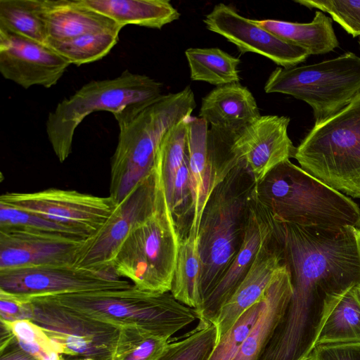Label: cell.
Masks as SVG:
<instances>
[{
	"instance_id": "8d00e7d4",
	"label": "cell",
	"mask_w": 360,
	"mask_h": 360,
	"mask_svg": "<svg viewBox=\"0 0 360 360\" xmlns=\"http://www.w3.org/2000/svg\"><path fill=\"white\" fill-rule=\"evenodd\" d=\"M191 202L188 157L186 154L182 165L176 174L173 198L172 211L176 222V217L189 214Z\"/></svg>"
},
{
	"instance_id": "ac0fdd59",
	"label": "cell",
	"mask_w": 360,
	"mask_h": 360,
	"mask_svg": "<svg viewBox=\"0 0 360 360\" xmlns=\"http://www.w3.org/2000/svg\"><path fill=\"white\" fill-rule=\"evenodd\" d=\"M283 263L273 233L262 245L248 274L213 321L217 342L245 311L261 300L274 274Z\"/></svg>"
},
{
	"instance_id": "9a60e30c",
	"label": "cell",
	"mask_w": 360,
	"mask_h": 360,
	"mask_svg": "<svg viewBox=\"0 0 360 360\" xmlns=\"http://www.w3.org/2000/svg\"><path fill=\"white\" fill-rule=\"evenodd\" d=\"M86 239L27 231L0 230V271L75 266Z\"/></svg>"
},
{
	"instance_id": "3957f363",
	"label": "cell",
	"mask_w": 360,
	"mask_h": 360,
	"mask_svg": "<svg viewBox=\"0 0 360 360\" xmlns=\"http://www.w3.org/2000/svg\"><path fill=\"white\" fill-rule=\"evenodd\" d=\"M252 193L281 223L302 226L360 229V207L290 160L255 184Z\"/></svg>"
},
{
	"instance_id": "d6986e66",
	"label": "cell",
	"mask_w": 360,
	"mask_h": 360,
	"mask_svg": "<svg viewBox=\"0 0 360 360\" xmlns=\"http://www.w3.org/2000/svg\"><path fill=\"white\" fill-rule=\"evenodd\" d=\"M208 131L206 121L191 116L187 139L191 193L188 233L196 235H198L202 214L213 188L228 174H218L211 163Z\"/></svg>"
},
{
	"instance_id": "603a6c76",
	"label": "cell",
	"mask_w": 360,
	"mask_h": 360,
	"mask_svg": "<svg viewBox=\"0 0 360 360\" xmlns=\"http://www.w3.org/2000/svg\"><path fill=\"white\" fill-rule=\"evenodd\" d=\"M123 27L135 25L161 29L180 17L169 0H79Z\"/></svg>"
},
{
	"instance_id": "2e32d148",
	"label": "cell",
	"mask_w": 360,
	"mask_h": 360,
	"mask_svg": "<svg viewBox=\"0 0 360 360\" xmlns=\"http://www.w3.org/2000/svg\"><path fill=\"white\" fill-rule=\"evenodd\" d=\"M290 118L264 115L236 129L233 148L251 173L255 184L280 163L293 158L295 147L288 134Z\"/></svg>"
},
{
	"instance_id": "e575fe53",
	"label": "cell",
	"mask_w": 360,
	"mask_h": 360,
	"mask_svg": "<svg viewBox=\"0 0 360 360\" xmlns=\"http://www.w3.org/2000/svg\"><path fill=\"white\" fill-rule=\"evenodd\" d=\"M308 8L328 13L353 37L360 36V1L354 0H295Z\"/></svg>"
},
{
	"instance_id": "ffe728a7",
	"label": "cell",
	"mask_w": 360,
	"mask_h": 360,
	"mask_svg": "<svg viewBox=\"0 0 360 360\" xmlns=\"http://www.w3.org/2000/svg\"><path fill=\"white\" fill-rule=\"evenodd\" d=\"M293 292L290 271L283 263L262 296L260 314L233 360H259Z\"/></svg>"
},
{
	"instance_id": "836d02e7",
	"label": "cell",
	"mask_w": 360,
	"mask_h": 360,
	"mask_svg": "<svg viewBox=\"0 0 360 360\" xmlns=\"http://www.w3.org/2000/svg\"><path fill=\"white\" fill-rule=\"evenodd\" d=\"M262 307V297L245 311L221 337L207 360H233L256 322Z\"/></svg>"
},
{
	"instance_id": "4dcf8cb0",
	"label": "cell",
	"mask_w": 360,
	"mask_h": 360,
	"mask_svg": "<svg viewBox=\"0 0 360 360\" xmlns=\"http://www.w3.org/2000/svg\"><path fill=\"white\" fill-rule=\"evenodd\" d=\"M168 340L139 328H122L112 360H157Z\"/></svg>"
},
{
	"instance_id": "4316f807",
	"label": "cell",
	"mask_w": 360,
	"mask_h": 360,
	"mask_svg": "<svg viewBox=\"0 0 360 360\" xmlns=\"http://www.w3.org/2000/svg\"><path fill=\"white\" fill-rule=\"evenodd\" d=\"M0 28L46 44L44 0H0Z\"/></svg>"
},
{
	"instance_id": "9c48e42d",
	"label": "cell",
	"mask_w": 360,
	"mask_h": 360,
	"mask_svg": "<svg viewBox=\"0 0 360 360\" xmlns=\"http://www.w3.org/2000/svg\"><path fill=\"white\" fill-rule=\"evenodd\" d=\"M266 93H281L309 105L315 123L335 115L360 93V57L352 52L317 63L277 68Z\"/></svg>"
},
{
	"instance_id": "83f0119b",
	"label": "cell",
	"mask_w": 360,
	"mask_h": 360,
	"mask_svg": "<svg viewBox=\"0 0 360 360\" xmlns=\"http://www.w3.org/2000/svg\"><path fill=\"white\" fill-rule=\"evenodd\" d=\"M185 55L193 81L205 82L217 86L240 81V59L220 49L190 48Z\"/></svg>"
},
{
	"instance_id": "277c9868",
	"label": "cell",
	"mask_w": 360,
	"mask_h": 360,
	"mask_svg": "<svg viewBox=\"0 0 360 360\" xmlns=\"http://www.w3.org/2000/svg\"><path fill=\"white\" fill-rule=\"evenodd\" d=\"M254 186L251 173L240 161L213 188L205 205L198 235L201 305L240 248Z\"/></svg>"
},
{
	"instance_id": "ba28073f",
	"label": "cell",
	"mask_w": 360,
	"mask_h": 360,
	"mask_svg": "<svg viewBox=\"0 0 360 360\" xmlns=\"http://www.w3.org/2000/svg\"><path fill=\"white\" fill-rule=\"evenodd\" d=\"M162 91L160 82L128 70L117 77L83 85L58 103L46 122L47 136L59 162H63L72 153L75 130L87 115L103 110L115 115L130 105L154 101Z\"/></svg>"
},
{
	"instance_id": "f35d334b",
	"label": "cell",
	"mask_w": 360,
	"mask_h": 360,
	"mask_svg": "<svg viewBox=\"0 0 360 360\" xmlns=\"http://www.w3.org/2000/svg\"><path fill=\"white\" fill-rule=\"evenodd\" d=\"M0 314L1 319L8 321L30 320L32 311L28 302L0 292Z\"/></svg>"
},
{
	"instance_id": "60d3db41",
	"label": "cell",
	"mask_w": 360,
	"mask_h": 360,
	"mask_svg": "<svg viewBox=\"0 0 360 360\" xmlns=\"http://www.w3.org/2000/svg\"><path fill=\"white\" fill-rule=\"evenodd\" d=\"M63 360H87V359H63Z\"/></svg>"
},
{
	"instance_id": "30bf717a",
	"label": "cell",
	"mask_w": 360,
	"mask_h": 360,
	"mask_svg": "<svg viewBox=\"0 0 360 360\" xmlns=\"http://www.w3.org/2000/svg\"><path fill=\"white\" fill-rule=\"evenodd\" d=\"M159 170L142 180L118 204L94 233L84 242L75 267L94 270L112 268V262L130 232L154 212L158 196Z\"/></svg>"
},
{
	"instance_id": "f546056e",
	"label": "cell",
	"mask_w": 360,
	"mask_h": 360,
	"mask_svg": "<svg viewBox=\"0 0 360 360\" xmlns=\"http://www.w3.org/2000/svg\"><path fill=\"white\" fill-rule=\"evenodd\" d=\"M118 32H101L62 40H48L46 44L70 64L81 65L107 56L119 41Z\"/></svg>"
},
{
	"instance_id": "ab89813d",
	"label": "cell",
	"mask_w": 360,
	"mask_h": 360,
	"mask_svg": "<svg viewBox=\"0 0 360 360\" xmlns=\"http://www.w3.org/2000/svg\"><path fill=\"white\" fill-rule=\"evenodd\" d=\"M0 360H38L23 350L13 337L8 342L1 345Z\"/></svg>"
},
{
	"instance_id": "7a4b0ae2",
	"label": "cell",
	"mask_w": 360,
	"mask_h": 360,
	"mask_svg": "<svg viewBox=\"0 0 360 360\" xmlns=\"http://www.w3.org/2000/svg\"><path fill=\"white\" fill-rule=\"evenodd\" d=\"M196 107L190 86L145 103L132 104L113 115L119 126L111 158L110 197L117 205L154 170L165 134Z\"/></svg>"
},
{
	"instance_id": "7402d4cb",
	"label": "cell",
	"mask_w": 360,
	"mask_h": 360,
	"mask_svg": "<svg viewBox=\"0 0 360 360\" xmlns=\"http://www.w3.org/2000/svg\"><path fill=\"white\" fill-rule=\"evenodd\" d=\"M260 116L252 93L239 82L217 86L202 98L199 110V117L216 127H243Z\"/></svg>"
},
{
	"instance_id": "8992f818",
	"label": "cell",
	"mask_w": 360,
	"mask_h": 360,
	"mask_svg": "<svg viewBox=\"0 0 360 360\" xmlns=\"http://www.w3.org/2000/svg\"><path fill=\"white\" fill-rule=\"evenodd\" d=\"M293 158L329 187L360 198V93L339 112L315 123Z\"/></svg>"
},
{
	"instance_id": "e0dca14e",
	"label": "cell",
	"mask_w": 360,
	"mask_h": 360,
	"mask_svg": "<svg viewBox=\"0 0 360 360\" xmlns=\"http://www.w3.org/2000/svg\"><path fill=\"white\" fill-rule=\"evenodd\" d=\"M274 233V219L270 212L251 192L248 217L239 251L225 274L195 311L198 326L212 324L217 314L245 278L264 243Z\"/></svg>"
},
{
	"instance_id": "7c38bea8",
	"label": "cell",
	"mask_w": 360,
	"mask_h": 360,
	"mask_svg": "<svg viewBox=\"0 0 360 360\" xmlns=\"http://www.w3.org/2000/svg\"><path fill=\"white\" fill-rule=\"evenodd\" d=\"M0 202L78 229L89 236L102 226L117 206L110 196L53 188L33 193H6L0 196Z\"/></svg>"
},
{
	"instance_id": "5b68a950",
	"label": "cell",
	"mask_w": 360,
	"mask_h": 360,
	"mask_svg": "<svg viewBox=\"0 0 360 360\" xmlns=\"http://www.w3.org/2000/svg\"><path fill=\"white\" fill-rule=\"evenodd\" d=\"M43 297L72 313L119 330L136 327L167 339L198 319L195 309L176 300L170 292H153L134 285Z\"/></svg>"
},
{
	"instance_id": "52a82bcc",
	"label": "cell",
	"mask_w": 360,
	"mask_h": 360,
	"mask_svg": "<svg viewBox=\"0 0 360 360\" xmlns=\"http://www.w3.org/2000/svg\"><path fill=\"white\" fill-rule=\"evenodd\" d=\"M159 169L156 206L152 214L129 234L116 254L112 268L137 288L170 292L181 239L165 195Z\"/></svg>"
},
{
	"instance_id": "484cf974",
	"label": "cell",
	"mask_w": 360,
	"mask_h": 360,
	"mask_svg": "<svg viewBox=\"0 0 360 360\" xmlns=\"http://www.w3.org/2000/svg\"><path fill=\"white\" fill-rule=\"evenodd\" d=\"M360 342V284L349 288L325 321L316 345Z\"/></svg>"
},
{
	"instance_id": "5bb4252c",
	"label": "cell",
	"mask_w": 360,
	"mask_h": 360,
	"mask_svg": "<svg viewBox=\"0 0 360 360\" xmlns=\"http://www.w3.org/2000/svg\"><path fill=\"white\" fill-rule=\"evenodd\" d=\"M70 64L46 44L0 28V72L25 89L55 86Z\"/></svg>"
},
{
	"instance_id": "f1b7e54d",
	"label": "cell",
	"mask_w": 360,
	"mask_h": 360,
	"mask_svg": "<svg viewBox=\"0 0 360 360\" xmlns=\"http://www.w3.org/2000/svg\"><path fill=\"white\" fill-rule=\"evenodd\" d=\"M191 117L188 116L184 118L165 134L157 153L155 162L160 168L165 195L172 211L176 174L187 154Z\"/></svg>"
},
{
	"instance_id": "44dd1931",
	"label": "cell",
	"mask_w": 360,
	"mask_h": 360,
	"mask_svg": "<svg viewBox=\"0 0 360 360\" xmlns=\"http://www.w3.org/2000/svg\"><path fill=\"white\" fill-rule=\"evenodd\" d=\"M48 40L62 41L82 35L118 32L123 28L79 0H44Z\"/></svg>"
},
{
	"instance_id": "4fadbf2b",
	"label": "cell",
	"mask_w": 360,
	"mask_h": 360,
	"mask_svg": "<svg viewBox=\"0 0 360 360\" xmlns=\"http://www.w3.org/2000/svg\"><path fill=\"white\" fill-rule=\"evenodd\" d=\"M203 21L207 30L224 37L242 53L262 55L283 68L296 66L310 56L224 4L216 5Z\"/></svg>"
},
{
	"instance_id": "d4e9b609",
	"label": "cell",
	"mask_w": 360,
	"mask_h": 360,
	"mask_svg": "<svg viewBox=\"0 0 360 360\" xmlns=\"http://www.w3.org/2000/svg\"><path fill=\"white\" fill-rule=\"evenodd\" d=\"M201 272L198 236L188 233L179 241L170 292L176 300L195 310L201 305Z\"/></svg>"
},
{
	"instance_id": "d6a6232c",
	"label": "cell",
	"mask_w": 360,
	"mask_h": 360,
	"mask_svg": "<svg viewBox=\"0 0 360 360\" xmlns=\"http://www.w3.org/2000/svg\"><path fill=\"white\" fill-rule=\"evenodd\" d=\"M217 343L216 327L197 326L185 338L168 342L157 360H207Z\"/></svg>"
},
{
	"instance_id": "b9f144b4",
	"label": "cell",
	"mask_w": 360,
	"mask_h": 360,
	"mask_svg": "<svg viewBox=\"0 0 360 360\" xmlns=\"http://www.w3.org/2000/svg\"><path fill=\"white\" fill-rule=\"evenodd\" d=\"M358 43H359V46H360V36L358 37Z\"/></svg>"
},
{
	"instance_id": "74e56055",
	"label": "cell",
	"mask_w": 360,
	"mask_h": 360,
	"mask_svg": "<svg viewBox=\"0 0 360 360\" xmlns=\"http://www.w3.org/2000/svg\"><path fill=\"white\" fill-rule=\"evenodd\" d=\"M310 360H360V342L316 345Z\"/></svg>"
},
{
	"instance_id": "d590c367",
	"label": "cell",
	"mask_w": 360,
	"mask_h": 360,
	"mask_svg": "<svg viewBox=\"0 0 360 360\" xmlns=\"http://www.w3.org/2000/svg\"><path fill=\"white\" fill-rule=\"evenodd\" d=\"M1 322L11 331L19 343L53 349L60 353L56 343L49 338L42 328L32 321L30 319H20L8 321L1 319Z\"/></svg>"
},
{
	"instance_id": "8fae6325",
	"label": "cell",
	"mask_w": 360,
	"mask_h": 360,
	"mask_svg": "<svg viewBox=\"0 0 360 360\" xmlns=\"http://www.w3.org/2000/svg\"><path fill=\"white\" fill-rule=\"evenodd\" d=\"M133 285L112 269L53 266L0 271V292L24 299L121 290Z\"/></svg>"
},
{
	"instance_id": "cb8c5ba5",
	"label": "cell",
	"mask_w": 360,
	"mask_h": 360,
	"mask_svg": "<svg viewBox=\"0 0 360 360\" xmlns=\"http://www.w3.org/2000/svg\"><path fill=\"white\" fill-rule=\"evenodd\" d=\"M257 23L283 40L301 47L311 55L324 54L339 46L332 18L322 11L315 12L310 22L278 20H255Z\"/></svg>"
},
{
	"instance_id": "1f68e13d",
	"label": "cell",
	"mask_w": 360,
	"mask_h": 360,
	"mask_svg": "<svg viewBox=\"0 0 360 360\" xmlns=\"http://www.w3.org/2000/svg\"><path fill=\"white\" fill-rule=\"evenodd\" d=\"M0 230L27 231L84 239L89 237L82 231L1 202H0Z\"/></svg>"
},
{
	"instance_id": "6da1fadb",
	"label": "cell",
	"mask_w": 360,
	"mask_h": 360,
	"mask_svg": "<svg viewBox=\"0 0 360 360\" xmlns=\"http://www.w3.org/2000/svg\"><path fill=\"white\" fill-rule=\"evenodd\" d=\"M274 237L293 289L281 326L300 340L314 342L340 297L360 284V229L302 226L274 219Z\"/></svg>"
}]
</instances>
